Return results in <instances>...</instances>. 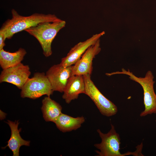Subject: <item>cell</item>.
Instances as JSON below:
<instances>
[{"label":"cell","mask_w":156,"mask_h":156,"mask_svg":"<svg viewBox=\"0 0 156 156\" xmlns=\"http://www.w3.org/2000/svg\"><path fill=\"white\" fill-rule=\"evenodd\" d=\"M101 50L99 39L90 47L80 58L72 66V75H91L92 70L93 59Z\"/></svg>","instance_id":"cell-8"},{"label":"cell","mask_w":156,"mask_h":156,"mask_svg":"<svg viewBox=\"0 0 156 156\" xmlns=\"http://www.w3.org/2000/svg\"><path fill=\"white\" fill-rule=\"evenodd\" d=\"M27 53L24 49L20 48L16 51L10 52L0 50V65L3 69L11 67L21 63Z\"/></svg>","instance_id":"cell-15"},{"label":"cell","mask_w":156,"mask_h":156,"mask_svg":"<svg viewBox=\"0 0 156 156\" xmlns=\"http://www.w3.org/2000/svg\"><path fill=\"white\" fill-rule=\"evenodd\" d=\"M116 74H124L128 75L129 78L139 83L142 87L144 92V103L145 109L140 114L141 116L156 113V94L154 89L155 81L153 74L151 71L146 73L143 77H138L131 72L129 69L126 70L122 68L121 71H117L108 73L109 76Z\"/></svg>","instance_id":"cell-3"},{"label":"cell","mask_w":156,"mask_h":156,"mask_svg":"<svg viewBox=\"0 0 156 156\" xmlns=\"http://www.w3.org/2000/svg\"><path fill=\"white\" fill-rule=\"evenodd\" d=\"M85 92L94 103L101 114L107 117L116 114L118 112L117 106L105 96L100 91L91 79V75L83 76Z\"/></svg>","instance_id":"cell-6"},{"label":"cell","mask_w":156,"mask_h":156,"mask_svg":"<svg viewBox=\"0 0 156 156\" xmlns=\"http://www.w3.org/2000/svg\"><path fill=\"white\" fill-rule=\"evenodd\" d=\"M53 92L46 74L37 72L32 77L28 79L21 89V96L23 98L34 99L44 95L50 96Z\"/></svg>","instance_id":"cell-4"},{"label":"cell","mask_w":156,"mask_h":156,"mask_svg":"<svg viewBox=\"0 0 156 156\" xmlns=\"http://www.w3.org/2000/svg\"><path fill=\"white\" fill-rule=\"evenodd\" d=\"M0 118L1 120L4 119L5 117L6 114L3 112L2 111H0Z\"/></svg>","instance_id":"cell-17"},{"label":"cell","mask_w":156,"mask_h":156,"mask_svg":"<svg viewBox=\"0 0 156 156\" xmlns=\"http://www.w3.org/2000/svg\"><path fill=\"white\" fill-rule=\"evenodd\" d=\"M31 73L29 66L21 63L3 69L0 75V82L10 83L21 89L29 78Z\"/></svg>","instance_id":"cell-7"},{"label":"cell","mask_w":156,"mask_h":156,"mask_svg":"<svg viewBox=\"0 0 156 156\" xmlns=\"http://www.w3.org/2000/svg\"><path fill=\"white\" fill-rule=\"evenodd\" d=\"M6 39L3 34L0 33V50L3 49L5 45V41Z\"/></svg>","instance_id":"cell-16"},{"label":"cell","mask_w":156,"mask_h":156,"mask_svg":"<svg viewBox=\"0 0 156 156\" xmlns=\"http://www.w3.org/2000/svg\"><path fill=\"white\" fill-rule=\"evenodd\" d=\"M72 66L64 67L60 64L53 65L47 71L46 75L53 91L63 92L72 75Z\"/></svg>","instance_id":"cell-9"},{"label":"cell","mask_w":156,"mask_h":156,"mask_svg":"<svg viewBox=\"0 0 156 156\" xmlns=\"http://www.w3.org/2000/svg\"><path fill=\"white\" fill-rule=\"evenodd\" d=\"M85 120L83 116L74 118L62 113L54 123L60 131L66 132L79 129Z\"/></svg>","instance_id":"cell-14"},{"label":"cell","mask_w":156,"mask_h":156,"mask_svg":"<svg viewBox=\"0 0 156 156\" xmlns=\"http://www.w3.org/2000/svg\"><path fill=\"white\" fill-rule=\"evenodd\" d=\"M104 34V32H102L93 35L86 40L80 42L76 44L71 49L66 56L62 59L60 64L64 67L74 65L87 49L95 43Z\"/></svg>","instance_id":"cell-10"},{"label":"cell","mask_w":156,"mask_h":156,"mask_svg":"<svg viewBox=\"0 0 156 156\" xmlns=\"http://www.w3.org/2000/svg\"><path fill=\"white\" fill-rule=\"evenodd\" d=\"M11 13L12 18L6 20L0 29V33L3 34L6 39H10L15 34L40 23L54 21L60 19L55 14H51L35 13L29 16H23L14 9L12 10Z\"/></svg>","instance_id":"cell-1"},{"label":"cell","mask_w":156,"mask_h":156,"mask_svg":"<svg viewBox=\"0 0 156 156\" xmlns=\"http://www.w3.org/2000/svg\"><path fill=\"white\" fill-rule=\"evenodd\" d=\"M66 21L60 19L54 21L42 22L25 31L35 37L40 44L46 57L52 53L51 44L58 32L65 27Z\"/></svg>","instance_id":"cell-2"},{"label":"cell","mask_w":156,"mask_h":156,"mask_svg":"<svg viewBox=\"0 0 156 156\" xmlns=\"http://www.w3.org/2000/svg\"><path fill=\"white\" fill-rule=\"evenodd\" d=\"M41 108L44 120L54 123L62 113L61 106L52 99L50 96H46L42 100Z\"/></svg>","instance_id":"cell-13"},{"label":"cell","mask_w":156,"mask_h":156,"mask_svg":"<svg viewBox=\"0 0 156 156\" xmlns=\"http://www.w3.org/2000/svg\"><path fill=\"white\" fill-rule=\"evenodd\" d=\"M9 125L11 130V135L5 148L8 147L13 152V156H19V151L22 146H29L30 141L23 140L21 137L20 132L21 129H18L19 122L18 120L13 122L9 120L6 122Z\"/></svg>","instance_id":"cell-12"},{"label":"cell","mask_w":156,"mask_h":156,"mask_svg":"<svg viewBox=\"0 0 156 156\" xmlns=\"http://www.w3.org/2000/svg\"><path fill=\"white\" fill-rule=\"evenodd\" d=\"M85 83L83 76L72 75L68 79L63 91L62 97L66 102L69 104L78 98L80 94H85Z\"/></svg>","instance_id":"cell-11"},{"label":"cell","mask_w":156,"mask_h":156,"mask_svg":"<svg viewBox=\"0 0 156 156\" xmlns=\"http://www.w3.org/2000/svg\"><path fill=\"white\" fill-rule=\"evenodd\" d=\"M101 139V143L94 144V146L100 151L96 152L99 156H123L132 155L137 156L138 153L128 152L121 153L120 151V139L119 135L117 133L114 126L111 124V129L106 133H103L100 130H97Z\"/></svg>","instance_id":"cell-5"}]
</instances>
